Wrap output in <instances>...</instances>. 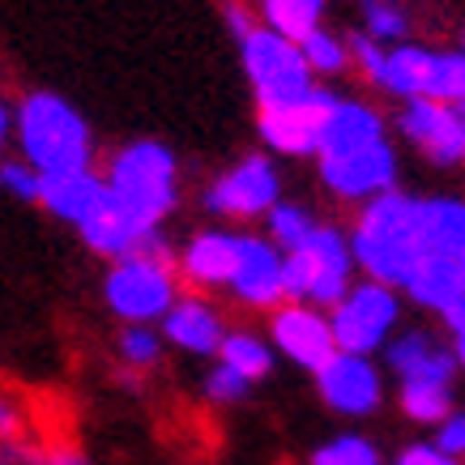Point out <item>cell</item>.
<instances>
[{"label":"cell","instance_id":"obj_1","mask_svg":"<svg viewBox=\"0 0 465 465\" xmlns=\"http://www.w3.org/2000/svg\"><path fill=\"white\" fill-rule=\"evenodd\" d=\"M14 142L17 158L39 175L85 171L94 163V133L85 115L56 90H30L14 107Z\"/></svg>","mask_w":465,"mask_h":465},{"label":"cell","instance_id":"obj_2","mask_svg":"<svg viewBox=\"0 0 465 465\" xmlns=\"http://www.w3.org/2000/svg\"><path fill=\"white\" fill-rule=\"evenodd\" d=\"M354 269H363L371 282L401 286L414 261L423 256V223H419V201L406 193H381L359 213L354 231L346 235Z\"/></svg>","mask_w":465,"mask_h":465},{"label":"cell","instance_id":"obj_3","mask_svg":"<svg viewBox=\"0 0 465 465\" xmlns=\"http://www.w3.org/2000/svg\"><path fill=\"white\" fill-rule=\"evenodd\" d=\"M103 183H107V193L142 226H150V231L163 226V218L175 210V197H180L175 154H171L163 142H128L124 150H115Z\"/></svg>","mask_w":465,"mask_h":465},{"label":"cell","instance_id":"obj_4","mask_svg":"<svg viewBox=\"0 0 465 465\" xmlns=\"http://www.w3.org/2000/svg\"><path fill=\"white\" fill-rule=\"evenodd\" d=\"M351 243L338 226H316L312 240L295 252H282V295L312 308H333L351 291Z\"/></svg>","mask_w":465,"mask_h":465},{"label":"cell","instance_id":"obj_5","mask_svg":"<svg viewBox=\"0 0 465 465\" xmlns=\"http://www.w3.org/2000/svg\"><path fill=\"white\" fill-rule=\"evenodd\" d=\"M103 299H107V308H112L124 324L163 321V312L180 299L171 256L133 252V256L112 261L107 278H103Z\"/></svg>","mask_w":465,"mask_h":465},{"label":"cell","instance_id":"obj_6","mask_svg":"<svg viewBox=\"0 0 465 465\" xmlns=\"http://www.w3.org/2000/svg\"><path fill=\"white\" fill-rule=\"evenodd\" d=\"M240 56H243V73H248L261 107L303 99L312 90V69L299 56V43L273 35L269 26H256L252 35H243Z\"/></svg>","mask_w":465,"mask_h":465},{"label":"cell","instance_id":"obj_7","mask_svg":"<svg viewBox=\"0 0 465 465\" xmlns=\"http://www.w3.org/2000/svg\"><path fill=\"white\" fill-rule=\"evenodd\" d=\"M397 316H401L397 291L367 278V282L351 286V291L333 303V316H329L333 346H338V351H351V354L381 351L384 341H389V333L397 329Z\"/></svg>","mask_w":465,"mask_h":465},{"label":"cell","instance_id":"obj_8","mask_svg":"<svg viewBox=\"0 0 465 465\" xmlns=\"http://www.w3.org/2000/svg\"><path fill=\"white\" fill-rule=\"evenodd\" d=\"M338 103L333 90H321L312 85L303 99H291V103H278V107H261V137H265L269 150L278 154H291V158H308L321 150V133H324V120H329V107Z\"/></svg>","mask_w":465,"mask_h":465},{"label":"cell","instance_id":"obj_9","mask_svg":"<svg viewBox=\"0 0 465 465\" xmlns=\"http://www.w3.org/2000/svg\"><path fill=\"white\" fill-rule=\"evenodd\" d=\"M278 193H282V180H278L273 163L252 154L231 171H223L205 188V210L218 218H261L278 205Z\"/></svg>","mask_w":465,"mask_h":465},{"label":"cell","instance_id":"obj_10","mask_svg":"<svg viewBox=\"0 0 465 465\" xmlns=\"http://www.w3.org/2000/svg\"><path fill=\"white\" fill-rule=\"evenodd\" d=\"M77 235H82V243L90 248V252L107 256V261H120V256H133V252L167 256V243L158 240V231H150V226L137 223V218L107 193V183H103L99 205L85 213V223L77 226Z\"/></svg>","mask_w":465,"mask_h":465},{"label":"cell","instance_id":"obj_11","mask_svg":"<svg viewBox=\"0 0 465 465\" xmlns=\"http://www.w3.org/2000/svg\"><path fill=\"white\" fill-rule=\"evenodd\" d=\"M316 389H321L324 406L346 414V419H363L381 406L384 384L381 371L367 354H351V351H333V359L324 367H316Z\"/></svg>","mask_w":465,"mask_h":465},{"label":"cell","instance_id":"obj_12","mask_svg":"<svg viewBox=\"0 0 465 465\" xmlns=\"http://www.w3.org/2000/svg\"><path fill=\"white\" fill-rule=\"evenodd\" d=\"M321 180L341 201H371L381 193H393L397 183V154L389 142H376L367 150L341 158H321Z\"/></svg>","mask_w":465,"mask_h":465},{"label":"cell","instance_id":"obj_13","mask_svg":"<svg viewBox=\"0 0 465 465\" xmlns=\"http://www.w3.org/2000/svg\"><path fill=\"white\" fill-rule=\"evenodd\" d=\"M401 133L419 145L431 163L440 167H457L465 163V120L457 107L431 99H406L401 112Z\"/></svg>","mask_w":465,"mask_h":465},{"label":"cell","instance_id":"obj_14","mask_svg":"<svg viewBox=\"0 0 465 465\" xmlns=\"http://www.w3.org/2000/svg\"><path fill=\"white\" fill-rule=\"evenodd\" d=\"M269 333H273V346L291 359V363L308 367H324L333 359V329H329V316L321 308H312V303H286V308L273 312V324H269Z\"/></svg>","mask_w":465,"mask_h":465},{"label":"cell","instance_id":"obj_15","mask_svg":"<svg viewBox=\"0 0 465 465\" xmlns=\"http://www.w3.org/2000/svg\"><path fill=\"white\" fill-rule=\"evenodd\" d=\"M231 291L240 303L248 308H273V303H286L282 295V252L269 240H256V235H243V252H240V269L231 278Z\"/></svg>","mask_w":465,"mask_h":465},{"label":"cell","instance_id":"obj_16","mask_svg":"<svg viewBox=\"0 0 465 465\" xmlns=\"http://www.w3.org/2000/svg\"><path fill=\"white\" fill-rule=\"evenodd\" d=\"M240 252H243V235L231 231H201L183 243L180 252V273L193 286H226L240 269Z\"/></svg>","mask_w":465,"mask_h":465},{"label":"cell","instance_id":"obj_17","mask_svg":"<svg viewBox=\"0 0 465 465\" xmlns=\"http://www.w3.org/2000/svg\"><path fill=\"white\" fill-rule=\"evenodd\" d=\"M384 142V120L376 107L367 103H354V99H338L329 107V120H324V133H321V158H341V154H354V150H367V145Z\"/></svg>","mask_w":465,"mask_h":465},{"label":"cell","instance_id":"obj_18","mask_svg":"<svg viewBox=\"0 0 465 465\" xmlns=\"http://www.w3.org/2000/svg\"><path fill=\"white\" fill-rule=\"evenodd\" d=\"M223 316L205 303V299L188 295L175 299L167 312H163V333L171 346H180L188 354H218V341H223Z\"/></svg>","mask_w":465,"mask_h":465},{"label":"cell","instance_id":"obj_19","mask_svg":"<svg viewBox=\"0 0 465 465\" xmlns=\"http://www.w3.org/2000/svg\"><path fill=\"white\" fill-rule=\"evenodd\" d=\"M99 197H103V175L94 167H85V171H64V175H43L35 205H43L60 223L82 226L85 213L99 205Z\"/></svg>","mask_w":465,"mask_h":465},{"label":"cell","instance_id":"obj_20","mask_svg":"<svg viewBox=\"0 0 465 465\" xmlns=\"http://www.w3.org/2000/svg\"><path fill=\"white\" fill-rule=\"evenodd\" d=\"M397 291H406V295L427 312L452 308V303L461 299V261L440 256V252H423L414 261V269L401 278Z\"/></svg>","mask_w":465,"mask_h":465},{"label":"cell","instance_id":"obj_21","mask_svg":"<svg viewBox=\"0 0 465 465\" xmlns=\"http://www.w3.org/2000/svg\"><path fill=\"white\" fill-rule=\"evenodd\" d=\"M389 367L401 381H452L457 359L449 346L431 341L427 333H406V338L389 341Z\"/></svg>","mask_w":465,"mask_h":465},{"label":"cell","instance_id":"obj_22","mask_svg":"<svg viewBox=\"0 0 465 465\" xmlns=\"http://www.w3.org/2000/svg\"><path fill=\"white\" fill-rule=\"evenodd\" d=\"M419 223H423V252L465 261V201L457 197L419 201Z\"/></svg>","mask_w":465,"mask_h":465},{"label":"cell","instance_id":"obj_23","mask_svg":"<svg viewBox=\"0 0 465 465\" xmlns=\"http://www.w3.org/2000/svg\"><path fill=\"white\" fill-rule=\"evenodd\" d=\"M431 56L436 52H427V47H414V43H397L393 52H384L381 69L371 82L397 94V99H423L427 90V73H431Z\"/></svg>","mask_w":465,"mask_h":465},{"label":"cell","instance_id":"obj_24","mask_svg":"<svg viewBox=\"0 0 465 465\" xmlns=\"http://www.w3.org/2000/svg\"><path fill=\"white\" fill-rule=\"evenodd\" d=\"M261 5V17L273 35L299 43L308 30L321 26V14H324V0H256Z\"/></svg>","mask_w":465,"mask_h":465},{"label":"cell","instance_id":"obj_25","mask_svg":"<svg viewBox=\"0 0 465 465\" xmlns=\"http://www.w3.org/2000/svg\"><path fill=\"white\" fill-rule=\"evenodd\" d=\"M218 354H223L226 367L240 371L243 381H261V376H269V367H273V351L265 346V338H256V333H248V329L223 333Z\"/></svg>","mask_w":465,"mask_h":465},{"label":"cell","instance_id":"obj_26","mask_svg":"<svg viewBox=\"0 0 465 465\" xmlns=\"http://www.w3.org/2000/svg\"><path fill=\"white\" fill-rule=\"evenodd\" d=\"M401 410L414 423H440L452 410V381H401Z\"/></svg>","mask_w":465,"mask_h":465},{"label":"cell","instance_id":"obj_27","mask_svg":"<svg viewBox=\"0 0 465 465\" xmlns=\"http://www.w3.org/2000/svg\"><path fill=\"white\" fill-rule=\"evenodd\" d=\"M265 218H269V243H273L278 252L303 248V243L312 240V231H316V218H312L303 205H286V201H278Z\"/></svg>","mask_w":465,"mask_h":465},{"label":"cell","instance_id":"obj_28","mask_svg":"<svg viewBox=\"0 0 465 465\" xmlns=\"http://www.w3.org/2000/svg\"><path fill=\"white\" fill-rule=\"evenodd\" d=\"M423 99L449 103V107H457L465 99V52H436L431 56Z\"/></svg>","mask_w":465,"mask_h":465},{"label":"cell","instance_id":"obj_29","mask_svg":"<svg viewBox=\"0 0 465 465\" xmlns=\"http://www.w3.org/2000/svg\"><path fill=\"white\" fill-rule=\"evenodd\" d=\"M299 56H303V64H308L312 73H341L346 64H351V56H346V39H338L333 30H308L303 39H299Z\"/></svg>","mask_w":465,"mask_h":465},{"label":"cell","instance_id":"obj_30","mask_svg":"<svg viewBox=\"0 0 465 465\" xmlns=\"http://www.w3.org/2000/svg\"><path fill=\"white\" fill-rule=\"evenodd\" d=\"M312 465H381V452L367 436H338L312 452Z\"/></svg>","mask_w":465,"mask_h":465},{"label":"cell","instance_id":"obj_31","mask_svg":"<svg viewBox=\"0 0 465 465\" xmlns=\"http://www.w3.org/2000/svg\"><path fill=\"white\" fill-rule=\"evenodd\" d=\"M120 359L128 367H154L163 359V338H158L150 324H128L120 333Z\"/></svg>","mask_w":465,"mask_h":465},{"label":"cell","instance_id":"obj_32","mask_svg":"<svg viewBox=\"0 0 465 465\" xmlns=\"http://www.w3.org/2000/svg\"><path fill=\"white\" fill-rule=\"evenodd\" d=\"M43 188V175L22 158H0V193H9L14 201H26L35 205Z\"/></svg>","mask_w":465,"mask_h":465},{"label":"cell","instance_id":"obj_33","mask_svg":"<svg viewBox=\"0 0 465 465\" xmlns=\"http://www.w3.org/2000/svg\"><path fill=\"white\" fill-rule=\"evenodd\" d=\"M363 35L376 43H389V39H401L406 35V14L389 5V0H367L363 5Z\"/></svg>","mask_w":465,"mask_h":465},{"label":"cell","instance_id":"obj_34","mask_svg":"<svg viewBox=\"0 0 465 465\" xmlns=\"http://www.w3.org/2000/svg\"><path fill=\"white\" fill-rule=\"evenodd\" d=\"M248 389H252V381H243L240 371H235V367H226V363H218L210 376H205V397L218 401V406H235V401H243Z\"/></svg>","mask_w":465,"mask_h":465},{"label":"cell","instance_id":"obj_35","mask_svg":"<svg viewBox=\"0 0 465 465\" xmlns=\"http://www.w3.org/2000/svg\"><path fill=\"white\" fill-rule=\"evenodd\" d=\"M436 452L452 457V461H461L465 457V410H449L444 419L436 423Z\"/></svg>","mask_w":465,"mask_h":465},{"label":"cell","instance_id":"obj_36","mask_svg":"<svg viewBox=\"0 0 465 465\" xmlns=\"http://www.w3.org/2000/svg\"><path fill=\"white\" fill-rule=\"evenodd\" d=\"M346 56H351L367 77H376V69H381V60H384V47L376 39H367V35H354V39L346 43Z\"/></svg>","mask_w":465,"mask_h":465},{"label":"cell","instance_id":"obj_37","mask_svg":"<svg viewBox=\"0 0 465 465\" xmlns=\"http://www.w3.org/2000/svg\"><path fill=\"white\" fill-rule=\"evenodd\" d=\"M30 465H90V457L82 449H73V444H52V449L35 452Z\"/></svg>","mask_w":465,"mask_h":465},{"label":"cell","instance_id":"obj_38","mask_svg":"<svg viewBox=\"0 0 465 465\" xmlns=\"http://www.w3.org/2000/svg\"><path fill=\"white\" fill-rule=\"evenodd\" d=\"M393 465H461V461H452V457H444V452H436L431 444H410L401 457H397Z\"/></svg>","mask_w":465,"mask_h":465},{"label":"cell","instance_id":"obj_39","mask_svg":"<svg viewBox=\"0 0 465 465\" xmlns=\"http://www.w3.org/2000/svg\"><path fill=\"white\" fill-rule=\"evenodd\" d=\"M226 26H231L235 39H243V35H252L256 30V17L248 14V9H240V5H231V9H226Z\"/></svg>","mask_w":465,"mask_h":465},{"label":"cell","instance_id":"obj_40","mask_svg":"<svg viewBox=\"0 0 465 465\" xmlns=\"http://www.w3.org/2000/svg\"><path fill=\"white\" fill-rule=\"evenodd\" d=\"M14 142V107H9V99L0 94V150Z\"/></svg>","mask_w":465,"mask_h":465},{"label":"cell","instance_id":"obj_41","mask_svg":"<svg viewBox=\"0 0 465 465\" xmlns=\"http://www.w3.org/2000/svg\"><path fill=\"white\" fill-rule=\"evenodd\" d=\"M452 359H457V367L465 371V333H457V338H452Z\"/></svg>","mask_w":465,"mask_h":465},{"label":"cell","instance_id":"obj_42","mask_svg":"<svg viewBox=\"0 0 465 465\" xmlns=\"http://www.w3.org/2000/svg\"><path fill=\"white\" fill-rule=\"evenodd\" d=\"M461 299H465V261H461Z\"/></svg>","mask_w":465,"mask_h":465},{"label":"cell","instance_id":"obj_43","mask_svg":"<svg viewBox=\"0 0 465 465\" xmlns=\"http://www.w3.org/2000/svg\"><path fill=\"white\" fill-rule=\"evenodd\" d=\"M457 112H461V120H465V99H461V103H457Z\"/></svg>","mask_w":465,"mask_h":465}]
</instances>
